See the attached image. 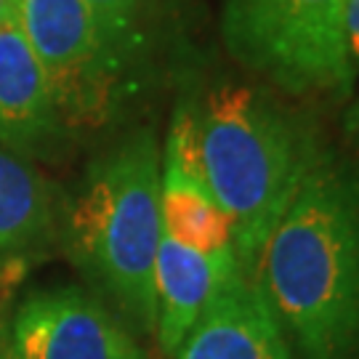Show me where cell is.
I'll return each instance as SVG.
<instances>
[{
	"label": "cell",
	"mask_w": 359,
	"mask_h": 359,
	"mask_svg": "<svg viewBox=\"0 0 359 359\" xmlns=\"http://www.w3.org/2000/svg\"><path fill=\"white\" fill-rule=\"evenodd\" d=\"M344 136H346L348 147L359 154V96L348 104L346 115H344Z\"/></svg>",
	"instance_id": "13"
},
{
	"label": "cell",
	"mask_w": 359,
	"mask_h": 359,
	"mask_svg": "<svg viewBox=\"0 0 359 359\" xmlns=\"http://www.w3.org/2000/svg\"><path fill=\"white\" fill-rule=\"evenodd\" d=\"M16 16L46 72L62 128L109 123L136 90L147 56L120 43L86 0H16Z\"/></svg>",
	"instance_id": "5"
},
{
	"label": "cell",
	"mask_w": 359,
	"mask_h": 359,
	"mask_svg": "<svg viewBox=\"0 0 359 359\" xmlns=\"http://www.w3.org/2000/svg\"><path fill=\"white\" fill-rule=\"evenodd\" d=\"M231 274L234 271L218 269L203 253L170 240L168 234L160 237L154 258V335L168 359L184 344L218 285Z\"/></svg>",
	"instance_id": "10"
},
{
	"label": "cell",
	"mask_w": 359,
	"mask_h": 359,
	"mask_svg": "<svg viewBox=\"0 0 359 359\" xmlns=\"http://www.w3.org/2000/svg\"><path fill=\"white\" fill-rule=\"evenodd\" d=\"M102 25L120 43L142 56L152 48V29L163 13V0H86Z\"/></svg>",
	"instance_id": "12"
},
{
	"label": "cell",
	"mask_w": 359,
	"mask_h": 359,
	"mask_svg": "<svg viewBox=\"0 0 359 359\" xmlns=\"http://www.w3.org/2000/svg\"><path fill=\"white\" fill-rule=\"evenodd\" d=\"M16 11V0H0V22Z\"/></svg>",
	"instance_id": "15"
},
{
	"label": "cell",
	"mask_w": 359,
	"mask_h": 359,
	"mask_svg": "<svg viewBox=\"0 0 359 359\" xmlns=\"http://www.w3.org/2000/svg\"><path fill=\"white\" fill-rule=\"evenodd\" d=\"M344 8L346 0H221V38L283 93L344 99L354 83Z\"/></svg>",
	"instance_id": "4"
},
{
	"label": "cell",
	"mask_w": 359,
	"mask_h": 359,
	"mask_svg": "<svg viewBox=\"0 0 359 359\" xmlns=\"http://www.w3.org/2000/svg\"><path fill=\"white\" fill-rule=\"evenodd\" d=\"M200 168L231 226L237 269L253 277L274 224L322 147L271 90L224 80L194 102Z\"/></svg>",
	"instance_id": "2"
},
{
	"label": "cell",
	"mask_w": 359,
	"mask_h": 359,
	"mask_svg": "<svg viewBox=\"0 0 359 359\" xmlns=\"http://www.w3.org/2000/svg\"><path fill=\"white\" fill-rule=\"evenodd\" d=\"M11 344L22 359H147L130 327L77 287L29 295L11 322Z\"/></svg>",
	"instance_id": "6"
},
{
	"label": "cell",
	"mask_w": 359,
	"mask_h": 359,
	"mask_svg": "<svg viewBox=\"0 0 359 359\" xmlns=\"http://www.w3.org/2000/svg\"><path fill=\"white\" fill-rule=\"evenodd\" d=\"M62 130L46 72L13 11L0 22V147L25 157Z\"/></svg>",
	"instance_id": "9"
},
{
	"label": "cell",
	"mask_w": 359,
	"mask_h": 359,
	"mask_svg": "<svg viewBox=\"0 0 359 359\" xmlns=\"http://www.w3.org/2000/svg\"><path fill=\"white\" fill-rule=\"evenodd\" d=\"M160 221L163 234L203 253L218 269L240 271L231 226L208 187L194 133V102H179L160 165Z\"/></svg>",
	"instance_id": "7"
},
{
	"label": "cell",
	"mask_w": 359,
	"mask_h": 359,
	"mask_svg": "<svg viewBox=\"0 0 359 359\" xmlns=\"http://www.w3.org/2000/svg\"><path fill=\"white\" fill-rule=\"evenodd\" d=\"M170 359H295V351L256 285L234 271Z\"/></svg>",
	"instance_id": "8"
},
{
	"label": "cell",
	"mask_w": 359,
	"mask_h": 359,
	"mask_svg": "<svg viewBox=\"0 0 359 359\" xmlns=\"http://www.w3.org/2000/svg\"><path fill=\"white\" fill-rule=\"evenodd\" d=\"M250 283L301 359H359V168L325 142Z\"/></svg>",
	"instance_id": "1"
},
{
	"label": "cell",
	"mask_w": 359,
	"mask_h": 359,
	"mask_svg": "<svg viewBox=\"0 0 359 359\" xmlns=\"http://www.w3.org/2000/svg\"><path fill=\"white\" fill-rule=\"evenodd\" d=\"M0 359H22L19 354H16V348H13L11 335H8V341H3V338H0Z\"/></svg>",
	"instance_id": "14"
},
{
	"label": "cell",
	"mask_w": 359,
	"mask_h": 359,
	"mask_svg": "<svg viewBox=\"0 0 359 359\" xmlns=\"http://www.w3.org/2000/svg\"><path fill=\"white\" fill-rule=\"evenodd\" d=\"M163 149L139 128L102 152L67 208L65 234L75 264L117 304L136 333H154V258Z\"/></svg>",
	"instance_id": "3"
},
{
	"label": "cell",
	"mask_w": 359,
	"mask_h": 359,
	"mask_svg": "<svg viewBox=\"0 0 359 359\" xmlns=\"http://www.w3.org/2000/svg\"><path fill=\"white\" fill-rule=\"evenodd\" d=\"M62 203L27 157L0 147V264L29 256L53 237Z\"/></svg>",
	"instance_id": "11"
}]
</instances>
